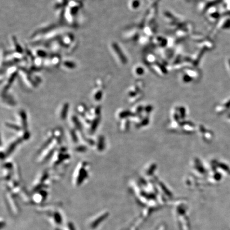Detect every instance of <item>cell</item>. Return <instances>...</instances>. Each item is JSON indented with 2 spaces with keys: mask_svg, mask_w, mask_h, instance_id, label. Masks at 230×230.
<instances>
[{
  "mask_svg": "<svg viewBox=\"0 0 230 230\" xmlns=\"http://www.w3.org/2000/svg\"><path fill=\"white\" fill-rule=\"evenodd\" d=\"M60 41L64 48L65 47V48H67L68 49L76 42L75 36L73 34L71 33L64 35Z\"/></svg>",
  "mask_w": 230,
  "mask_h": 230,
  "instance_id": "obj_2",
  "label": "cell"
},
{
  "mask_svg": "<svg viewBox=\"0 0 230 230\" xmlns=\"http://www.w3.org/2000/svg\"><path fill=\"white\" fill-rule=\"evenodd\" d=\"M34 53H33V54L34 56H36L37 58H40L41 59H46L48 58V52L46 51L45 50L41 49L40 48L37 49L36 50H35Z\"/></svg>",
  "mask_w": 230,
  "mask_h": 230,
  "instance_id": "obj_4",
  "label": "cell"
},
{
  "mask_svg": "<svg viewBox=\"0 0 230 230\" xmlns=\"http://www.w3.org/2000/svg\"><path fill=\"white\" fill-rule=\"evenodd\" d=\"M112 50L115 53H116V54H117V56L119 59H121V61L122 62L124 63L126 61L125 56H124L122 53L121 51V50L120 48H119V46L116 43H112V44L111 45Z\"/></svg>",
  "mask_w": 230,
  "mask_h": 230,
  "instance_id": "obj_3",
  "label": "cell"
},
{
  "mask_svg": "<svg viewBox=\"0 0 230 230\" xmlns=\"http://www.w3.org/2000/svg\"><path fill=\"white\" fill-rule=\"evenodd\" d=\"M11 43L12 45V48L14 49V52H17L21 53H23V50L22 49L20 44L18 42L16 38L14 36H12L11 38Z\"/></svg>",
  "mask_w": 230,
  "mask_h": 230,
  "instance_id": "obj_6",
  "label": "cell"
},
{
  "mask_svg": "<svg viewBox=\"0 0 230 230\" xmlns=\"http://www.w3.org/2000/svg\"><path fill=\"white\" fill-rule=\"evenodd\" d=\"M101 93H102L101 91L99 89H98V87H97L95 90H94L93 91L92 96L93 97V99H94L96 101H98L101 97Z\"/></svg>",
  "mask_w": 230,
  "mask_h": 230,
  "instance_id": "obj_7",
  "label": "cell"
},
{
  "mask_svg": "<svg viewBox=\"0 0 230 230\" xmlns=\"http://www.w3.org/2000/svg\"><path fill=\"white\" fill-rule=\"evenodd\" d=\"M62 65L64 68L68 69V70H73L77 67V65L72 60H65L61 62Z\"/></svg>",
  "mask_w": 230,
  "mask_h": 230,
  "instance_id": "obj_5",
  "label": "cell"
},
{
  "mask_svg": "<svg viewBox=\"0 0 230 230\" xmlns=\"http://www.w3.org/2000/svg\"><path fill=\"white\" fill-rule=\"evenodd\" d=\"M61 62V58L59 55H53L45 59L44 62V65L48 67H56L59 66Z\"/></svg>",
  "mask_w": 230,
  "mask_h": 230,
  "instance_id": "obj_1",
  "label": "cell"
}]
</instances>
